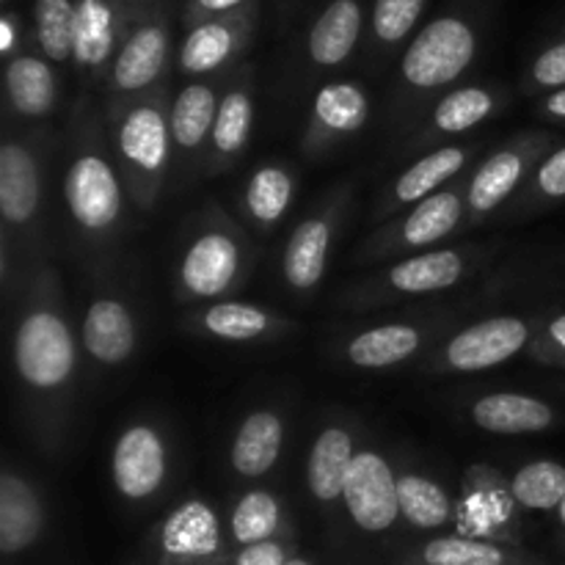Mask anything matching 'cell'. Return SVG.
Here are the masks:
<instances>
[{"label": "cell", "mask_w": 565, "mask_h": 565, "mask_svg": "<svg viewBox=\"0 0 565 565\" xmlns=\"http://www.w3.org/2000/svg\"><path fill=\"white\" fill-rule=\"evenodd\" d=\"M77 364L75 337L58 303L39 287V296L17 320L14 370L28 392L53 397L72 384Z\"/></svg>", "instance_id": "obj_1"}, {"label": "cell", "mask_w": 565, "mask_h": 565, "mask_svg": "<svg viewBox=\"0 0 565 565\" xmlns=\"http://www.w3.org/2000/svg\"><path fill=\"white\" fill-rule=\"evenodd\" d=\"M171 125L163 99L147 97L127 105L116 125L119 171L132 202L141 210L154 207L171 163Z\"/></svg>", "instance_id": "obj_2"}, {"label": "cell", "mask_w": 565, "mask_h": 565, "mask_svg": "<svg viewBox=\"0 0 565 565\" xmlns=\"http://www.w3.org/2000/svg\"><path fill=\"white\" fill-rule=\"evenodd\" d=\"M125 180L119 166L110 163L103 149L86 143L72 158L64 177V202L72 221L86 237H105L119 226L125 204Z\"/></svg>", "instance_id": "obj_3"}, {"label": "cell", "mask_w": 565, "mask_h": 565, "mask_svg": "<svg viewBox=\"0 0 565 565\" xmlns=\"http://www.w3.org/2000/svg\"><path fill=\"white\" fill-rule=\"evenodd\" d=\"M478 53V39L469 22L458 17H439L414 36L403 55V77L419 92L447 86L469 70Z\"/></svg>", "instance_id": "obj_4"}, {"label": "cell", "mask_w": 565, "mask_h": 565, "mask_svg": "<svg viewBox=\"0 0 565 565\" xmlns=\"http://www.w3.org/2000/svg\"><path fill=\"white\" fill-rule=\"evenodd\" d=\"M243 263H246V254H243L235 232L224 224L207 226L188 243L180 259L182 292L196 301H213V298L226 296L230 290H235L243 274Z\"/></svg>", "instance_id": "obj_5"}, {"label": "cell", "mask_w": 565, "mask_h": 565, "mask_svg": "<svg viewBox=\"0 0 565 565\" xmlns=\"http://www.w3.org/2000/svg\"><path fill=\"white\" fill-rule=\"evenodd\" d=\"M224 555V527L207 500L180 502L160 524L158 565H221Z\"/></svg>", "instance_id": "obj_6"}, {"label": "cell", "mask_w": 565, "mask_h": 565, "mask_svg": "<svg viewBox=\"0 0 565 565\" xmlns=\"http://www.w3.org/2000/svg\"><path fill=\"white\" fill-rule=\"evenodd\" d=\"M110 478L127 502L152 500L169 478L163 434L149 423H132L121 430L110 452Z\"/></svg>", "instance_id": "obj_7"}, {"label": "cell", "mask_w": 565, "mask_h": 565, "mask_svg": "<svg viewBox=\"0 0 565 565\" xmlns=\"http://www.w3.org/2000/svg\"><path fill=\"white\" fill-rule=\"evenodd\" d=\"M348 516L364 533H386L401 519L397 478L390 461L375 450H356L342 489Z\"/></svg>", "instance_id": "obj_8"}, {"label": "cell", "mask_w": 565, "mask_h": 565, "mask_svg": "<svg viewBox=\"0 0 565 565\" xmlns=\"http://www.w3.org/2000/svg\"><path fill=\"white\" fill-rule=\"evenodd\" d=\"M533 340V326L524 318L500 315L458 331L441 353V364L452 373H483L519 356Z\"/></svg>", "instance_id": "obj_9"}, {"label": "cell", "mask_w": 565, "mask_h": 565, "mask_svg": "<svg viewBox=\"0 0 565 565\" xmlns=\"http://www.w3.org/2000/svg\"><path fill=\"white\" fill-rule=\"evenodd\" d=\"M546 147H550V138L546 136H527L519 138L516 143H508V147L497 149L491 158H486L480 163V169L472 174V180L467 182L469 213L475 218L494 213L522 185V180L539 163Z\"/></svg>", "instance_id": "obj_10"}, {"label": "cell", "mask_w": 565, "mask_h": 565, "mask_svg": "<svg viewBox=\"0 0 565 565\" xmlns=\"http://www.w3.org/2000/svg\"><path fill=\"white\" fill-rule=\"evenodd\" d=\"M467 191L463 185H447L434 196L423 199L406 213L401 224L392 226L381 241L386 252H403V248H428L434 243L445 241L447 235L458 230L467 213L463 202Z\"/></svg>", "instance_id": "obj_11"}, {"label": "cell", "mask_w": 565, "mask_h": 565, "mask_svg": "<svg viewBox=\"0 0 565 565\" xmlns=\"http://www.w3.org/2000/svg\"><path fill=\"white\" fill-rule=\"evenodd\" d=\"M370 116V97L359 83H329L318 92L309 119L307 149H323L364 127Z\"/></svg>", "instance_id": "obj_12"}, {"label": "cell", "mask_w": 565, "mask_h": 565, "mask_svg": "<svg viewBox=\"0 0 565 565\" xmlns=\"http://www.w3.org/2000/svg\"><path fill=\"white\" fill-rule=\"evenodd\" d=\"M83 348L88 356L105 367L127 362L136 353L138 326L127 303L119 298H97L83 315Z\"/></svg>", "instance_id": "obj_13"}, {"label": "cell", "mask_w": 565, "mask_h": 565, "mask_svg": "<svg viewBox=\"0 0 565 565\" xmlns=\"http://www.w3.org/2000/svg\"><path fill=\"white\" fill-rule=\"evenodd\" d=\"M334 210L326 207L323 213L301 221L287 241L285 254H281V274L292 290L309 292L323 281L329 248L334 241Z\"/></svg>", "instance_id": "obj_14"}, {"label": "cell", "mask_w": 565, "mask_h": 565, "mask_svg": "<svg viewBox=\"0 0 565 565\" xmlns=\"http://www.w3.org/2000/svg\"><path fill=\"white\" fill-rule=\"evenodd\" d=\"M42 202V174L31 147L6 141L0 147V213L9 226H28Z\"/></svg>", "instance_id": "obj_15"}, {"label": "cell", "mask_w": 565, "mask_h": 565, "mask_svg": "<svg viewBox=\"0 0 565 565\" xmlns=\"http://www.w3.org/2000/svg\"><path fill=\"white\" fill-rule=\"evenodd\" d=\"M44 530V508L36 489L14 469L0 475V552L6 557L22 555L39 541Z\"/></svg>", "instance_id": "obj_16"}, {"label": "cell", "mask_w": 565, "mask_h": 565, "mask_svg": "<svg viewBox=\"0 0 565 565\" xmlns=\"http://www.w3.org/2000/svg\"><path fill=\"white\" fill-rule=\"evenodd\" d=\"M169 58V31L158 22L136 28L125 39L110 70V88L116 94H138L152 86Z\"/></svg>", "instance_id": "obj_17"}, {"label": "cell", "mask_w": 565, "mask_h": 565, "mask_svg": "<svg viewBox=\"0 0 565 565\" xmlns=\"http://www.w3.org/2000/svg\"><path fill=\"white\" fill-rule=\"evenodd\" d=\"M472 423L497 436L541 434L557 423V412L524 392H491L472 406Z\"/></svg>", "instance_id": "obj_18"}, {"label": "cell", "mask_w": 565, "mask_h": 565, "mask_svg": "<svg viewBox=\"0 0 565 565\" xmlns=\"http://www.w3.org/2000/svg\"><path fill=\"white\" fill-rule=\"evenodd\" d=\"M502 480L497 475L486 472L483 480H469V489L463 500L458 502V527L467 539L494 541L505 539L508 524H513V500L511 489L500 486Z\"/></svg>", "instance_id": "obj_19"}, {"label": "cell", "mask_w": 565, "mask_h": 565, "mask_svg": "<svg viewBox=\"0 0 565 565\" xmlns=\"http://www.w3.org/2000/svg\"><path fill=\"white\" fill-rule=\"evenodd\" d=\"M469 154H472L469 147H441L434 149L430 154H425V158H419L414 166H408V169L392 182L390 193H386V213L408 207V204L414 207V204H419L423 199L439 193L441 188H447V182L456 180L458 171L467 166Z\"/></svg>", "instance_id": "obj_20"}, {"label": "cell", "mask_w": 565, "mask_h": 565, "mask_svg": "<svg viewBox=\"0 0 565 565\" xmlns=\"http://www.w3.org/2000/svg\"><path fill=\"white\" fill-rule=\"evenodd\" d=\"M285 445V423L276 412H252L232 441V469L241 478H263L276 467Z\"/></svg>", "instance_id": "obj_21"}, {"label": "cell", "mask_w": 565, "mask_h": 565, "mask_svg": "<svg viewBox=\"0 0 565 565\" xmlns=\"http://www.w3.org/2000/svg\"><path fill=\"white\" fill-rule=\"evenodd\" d=\"M353 456H356V450H353L351 430L340 428V425L320 430L307 458V486L315 500H342V489H345Z\"/></svg>", "instance_id": "obj_22"}, {"label": "cell", "mask_w": 565, "mask_h": 565, "mask_svg": "<svg viewBox=\"0 0 565 565\" xmlns=\"http://www.w3.org/2000/svg\"><path fill=\"white\" fill-rule=\"evenodd\" d=\"M463 270H467V257L456 252V248L425 252L390 268L386 287L403 292V296H428V292H441L456 287L461 281Z\"/></svg>", "instance_id": "obj_23"}, {"label": "cell", "mask_w": 565, "mask_h": 565, "mask_svg": "<svg viewBox=\"0 0 565 565\" xmlns=\"http://www.w3.org/2000/svg\"><path fill=\"white\" fill-rule=\"evenodd\" d=\"M218 97L210 83H188L174 97L169 108V125L174 147L180 152H196L213 136L215 116H218Z\"/></svg>", "instance_id": "obj_24"}, {"label": "cell", "mask_w": 565, "mask_h": 565, "mask_svg": "<svg viewBox=\"0 0 565 565\" xmlns=\"http://www.w3.org/2000/svg\"><path fill=\"white\" fill-rule=\"evenodd\" d=\"M362 31V9L356 0H334L309 31V58L320 66H337L353 53Z\"/></svg>", "instance_id": "obj_25"}, {"label": "cell", "mask_w": 565, "mask_h": 565, "mask_svg": "<svg viewBox=\"0 0 565 565\" xmlns=\"http://www.w3.org/2000/svg\"><path fill=\"white\" fill-rule=\"evenodd\" d=\"M423 348V334L408 323L373 326L348 342L345 353L353 367L386 370L406 362Z\"/></svg>", "instance_id": "obj_26"}, {"label": "cell", "mask_w": 565, "mask_h": 565, "mask_svg": "<svg viewBox=\"0 0 565 565\" xmlns=\"http://www.w3.org/2000/svg\"><path fill=\"white\" fill-rule=\"evenodd\" d=\"M55 75L36 55H17L6 66V94L14 114L39 119L55 108Z\"/></svg>", "instance_id": "obj_27"}, {"label": "cell", "mask_w": 565, "mask_h": 565, "mask_svg": "<svg viewBox=\"0 0 565 565\" xmlns=\"http://www.w3.org/2000/svg\"><path fill=\"white\" fill-rule=\"evenodd\" d=\"M254 127V99L248 88H232L221 97L210 136V169H224L246 149Z\"/></svg>", "instance_id": "obj_28"}, {"label": "cell", "mask_w": 565, "mask_h": 565, "mask_svg": "<svg viewBox=\"0 0 565 565\" xmlns=\"http://www.w3.org/2000/svg\"><path fill=\"white\" fill-rule=\"evenodd\" d=\"M116 47V11L110 0L75 3V64L97 72Z\"/></svg>", "instance_id": "obj_29"}, {"label": "cell", "mask_w": 565, "mask_h": 565, "mask_svg": "<svg viewBox=\"0 0 565 565\" xmlns=\"http://www.w3.org/2000/svg\"><path fill=\"white\" fill-rule=\"evenodd\" d=\"M281 320L270 312L259 309L257 303L243 301H215L213 307L199 315V329L215 340L226 342H252L259 337L270 334L274 329H281Z\"/></svg>", "instance_id": "obj_30"}, {"label": "cell", "mask_w": 565, "mask_h": 565, "mask_svg": "<svg viewBox=\"0 0 565 565\" xmlns=\"http://www.w3.org/2000/svg\"><path fill=\"white\" fill-rule=\"evenodd\" d=\"M397 500H401V519H406L414 530H439L456 516L450 494L425 475H401Z\"/></svg>", "instance_id": "obj_31"}, {"label": "cell", "mask_w": 565, "mask_h": 565, "mask_svg": "<svg viewBox=\"0 0 565 565\" xmlns=\"http://www.w3.org/2000/svg\"><path fill=\"white\" fill-rule=\"evenodd\" d=\"M292 196H296V177L290 169L279 163L259 166L248 180L246 193H243V204L246 213L252 215L254 224L274 226L285 218L290 210Z\"/></svg>", "instance_id": "obj_32"}, {"label": "cell", "mask_w": 565, "mask_h": 565, "mask_svg": "<svg viewBox=\"0 0 565 565\" xmlns=\"http://www.w3.org/2000/svg\"><path fill=\"white\" fill-rule=\"evenodd\" d=\"M281 530V502L270 491H246L235 502L230 516V535L237 546H254L274 541Z\"/></svg>", "instance_id": "obj_33"}, {"label": "cell", "mask_w": 565, "mask_h": 565, "mask_svg": "<svg viewBox=\"0 0 565 565\" xmlns=\"http://www.w3.org/2000/svg\"><path fill=\"white\" fill-rule=\"evenodd\" d=\"M511 494L524 511H557L565 500V467L552 458L524 463L513 475Z\"/></svg>", "instance_id": "obj_34"}, {"label": "cell", "mask_w": 565, "mask_h": 565, "mask_svg": "<svg viewBox=\"0 0 565 565\" xmlns=\"http://www.w3.org/2000/svg\"><path fill=\"white\" fill-rule=\"evenodd\" d=\"M494 110L497 99L489 88L463 86L445 94L436 103L430 125H434V132H439V136H461V132H469L472 127L483 125Z\"/></svg>", "instance_id": "obj_35"}, {"label": "cell", "mask_w": 565, "mask_h": 565, "mask_svg": "<svg viewBox=\"0 0 565 565\" xmlns=\"http://www.w3.org/2000/svg\"><path fill=\"white\" fill-rule=\"evenodd\" d=\"M237 33L226 22H202L188 33L180 50V66L188 75H207L235 55Z\"/></svg>", "instance_id": "obj_36"}, {"label": "cell", "mask_w": 565, "mask_h": 565, "mask_svg": "<svg viewBox=\"0 0 565 565\" xmlns=\"http://www.w3.org/2000/svg\"><path fill=\"white\" fill-rule=\"evenodd\" d=\"M423 565H508L511 552L494 541L467 539V535H441L428 541L419 552Z\"/></svg>", "instance_id": "obj_37"}, {"label": "cell", "mask_w": 565, "mask_h": 565, "mask_svg": "<svg viewBox=\"0 0 565 565\" xmlns=\"http://www.w3.org/2000/svg\"><path fill=\"white\" fill-rule=\"evenodd\" d=\"M36 42L50 61L75 58V3L36 0Z\"/></svg>", "instance_id": "obj_38"}, {"label": "cell", "mask_w": 565, "mask_h": 565, "mask_svg": "<svg viewBox=\"0 0 565 565\" xmlns=\"http://www.w3.org/2000/svg\"><path fill=\"white\" fill-rule=\"evenodd\" d=\"M425 9V0H375L373 9V31L381 42L395 44L412 33L419 14Z\"/></svg>", "instance_id": "obj_39"}, {"label": "cell", "mask_w": 565, "mask_h": 565, "mask_svg": "<svg viewBox=\"0 0 565 565\" xmlns=\"http://www.w3.org/2000/svg\"><path fill=\"white\" fill-rule=\"evenodd\" d=\"M533 196L541 202H563L565 199V147L546 154L533 177Z\"/></svg>", "instance_id": "obj_40"}, {"label": "cell", "mask_w": 565, "mask_h": 565, "mask_svg": "<svg viewBox=\"0 0 565 565\" xmlns=\"http://www.w3.org/2000/svg\"><path fill=\"white\" fill-rule=\"evenodd\" d=\"M530 81L535 88H550V92H561L565 88V39L563 42L546 47L539 58L533 61L530 70Z\"/></svg>", "instance_id": "obj_41"}, {"label": "cell", "mask_w": 565, "mask_h": 565, "mask_svg": "<svg viewBox=\"0 0 565 565\" xmlns=\"http://www.w3.org/2000/svg\"><path fill=\"white\" fill-rule=\"evenodd\" d=\"M535 359H541L544 364H557L565 367V312L552 318L544 329L539 331L533 342Z\"/></svg>", "instance_id": "obj_42"}, {"label": "cell", "mask_w": 565, "mask_h": 565, "mask_svg": "<svg viewBox=\"0 0 565 565\" xmlns=\"http://www.w3.org/2000/svg\"><path fill=\"white\" fill-rule=\"evenodd\" d=\"M290 550H287L285 541L274 539L265 541V544H254V546H243L237 550V555L232 557L230 565H287L290 561Z\"/></svg>", "instance_id": "obj_43"}, {"label": "cell", "mask_w": 565, "mask_h": 565, "mask_svg": "<svg viewBox=\"0 0 565 565\" xmlns=\"http://www.w3.org/2000/svg\"><path fill=\"white\" fill-rule=\"evenodd\" d=\"M544 114L557 121H565V88H561V92H552L550 97L544 99Z\"/></svg>", "instance_id": "obj_44"}, {"label": "cell", "mask_w": 565, "mask_h": 565, "mask_svg": "<svg viewBox=\"0 0 565 565\" xmlns=\"http://www.w3.org/2000/svg\"><path fill=\"white\" fill-rule=\"evenodd\" d=\"M199 11H207V14H218V11H230L235 6H241L243 0H193Z\"/></svg>", "instance_id": "obj_45"}, {"label": "cell", "mask_w": 565, "mask_h": 565, "mask_svg": "<svg viewBox=\"0 0 565 565\" xmlns=\"http://www.w3.org/2000/svg\"><path fill=\"white\" fill-rule=\"evenodd\" d=\"M11 47V25H9V20L3 22V50H9Z\"/></svg>", "instance_id": "obj_46"}, {"label": "cell", "mask_w": 565, "mask_h": 565, "mask_svg": "<svg viewBox=\"0 0 565 565\" xmlns=\"http://www.w3.org/2000/svg\"><path fill=\"white\" fill-rule=\"evenodd\" d=\"M557 519H561V524H563V530H565V500L561 502V508H557Z\"/></svg>", "instance_id": "obj_47"}, {"label": "cell", "mask_w": 565, "mask_h": 565, "mask_svg": "<svg viewBox=\"0 0 565 565\" xmlns=\"http://www.w3.org/2000/svg\"><path fill=\"white\" fill-rule=\"evenodd\" d=\"M287 565H312V563L303 561V557H290V561H287Z\"/></svg>", "instance_id": "obj_48"}]
</instances>
